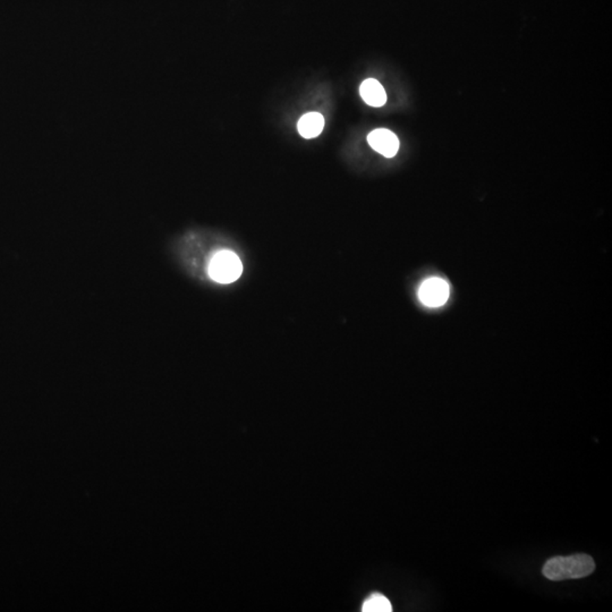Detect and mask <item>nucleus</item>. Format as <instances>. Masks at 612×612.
I'll return each instance as SVG.
<instances>
[{"instance_id": "nucleus-1", "label": "nucleus", "mask_w": 612, "mask_h": 612, "mask_svg": "<svg viewBox=\"0 0 612 612\" xmlns=\"http://www.w3.org/2000/svg\"><path fill=\"white\" fill-rule=\"evenodd\" d=\"M595 569L593 558L577 553L568 557H554L544 565L543 575L550 581L577 579L591 575Z\"/></svg>"}, {"instance_id": "nucleus-6", "label": "nucleus", "mask_w": 612, "mask_h": 612, "mask_svg": "<svg viewBox=\"0 0 612 612\" xmlns=\"http://www.w3.org/2000/svg\"><path fill=\"white\" fill-rule=\"evenodd\" d=\"M324 116L319 112H308L301 116L297 123V130L301 137L305 139H313L320 135L321 132L324 131Z\"/></svg>"}, {"instance_id": "nucleus-2", "label": "nucleus", "mask_w": 612, "mask_h": 612, "mask_svg": "<svg viewBox=\"0 0 612 612\" xmlns=\"http://www.w3.org/2000/svg\"><path fill=\"white\" fill-rule=\"evenodd\" d=\"M208 274L216 283H234L242 276V261L236 253L229 250H222L212 256L209 263Z\"/></svg>"}, {"instance_id": "nucleus-5", "label": "nucleus", "mask_w": 612, "mask_h": 612, "mask_svg": "<svg viewBox=\"0 0 612 612\" xmlns=\"http://www.w3.org/2000/svg\"><path fill=\"white\" fill-rule=\"evenodd\" d=\"M360 94L362 99L369 106L383 107L387 101L385 89L374 78H367L362 83L360 87Z\"/></svg>"}, {"instance_id": "nucleus-3", "label": "nucleus", "mask_w": 612, "mask_h": 612, "mask_svg": "<svg viewBox=\"0 0 612 612\" xmlns=\"http://www.w3.org/2000/svg\"><path fill=\"white\" fill-rule=\"evenodd\" d=\"M449 286L444 279L430 278L421 285L419 299L429 308H439L448 301Z\"/></svg>"}, {"instance_id": "nucleus-4", "label": "nucleus", "mask_w": 612, "mask_h": 612, "mask_svg": "<svg viewBox=\"0 0 612 612\" xmlns=\"http://www.w3.org/2000/svg\"><path fill=\"white\" fill-rule=\"evenodd\" d=\"M367 142L373 150L385 158L395 157L399 150V140L396 134L385 128L371 132L367 137Z\"/></svg>"}, {"instance_id": "nucleus-7", "label": "nucleus", "mask_w": 612, "mask_h": 612, "mask_svg": "<svg viewBox=\"0 0 612 612\" xmlns=\"http://www.w3.org/2000/svg\"><path fill=\"white\" fill-rule=\"evenodd\" d=\"M363 612H392V606L390 601L387 597H383V594H372L370 597H367V601L363 603L362 606Z\"/></svg>"}]
</instances>
